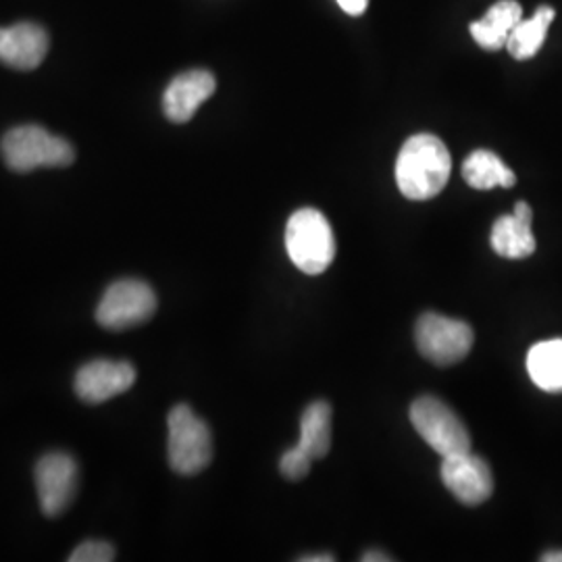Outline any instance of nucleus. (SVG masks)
Here are the masks:
<instances>
[{
	"label": "nucleus",
	"instance_id": "1",
	"mask_svg": "<svg viewBox=\"0 0 562 562\" xmlns=\"http://www.w3.org/2000/svg\"><path fill=\"white\" fill-rule=\"evenodd\" d=\"M450 153L434 134L411 136L396 159V183L408 201L436 199L450 180Z\"/></svg>",
	"mask_w": 562,
	"mask_h": 562
},
{
	"label": "nucleus",
	"instance_id": "2",
	"mask_svg": "<svg viewBox=\"0 0 562 562\" xmlns=\"http://www.w3.org/2000/svg\"><path fill=\"white\" fill-rule=\"evenodd\" d=\"M0 153L7 167L15 173H30L42 167H67L76 159V150L41 125H20L4 134Z\"/></svg>",
	"mask_w": 562,
	"mask_h": 562
},
{
	"label": "nucleus",
	"instance_id": "3",
	"mask_svg": "<svg viewBox=\"0 0 562 562\" xmlns=\"http://www.w3.org/2000/svg\"><path fill=\"white\" fill-rule=\"evenodd\" d=\"M336 236L317 209L296 211L285 225V250L306 276H322L336 259Z\"/></svg>",
	"mask_w": 562,
	"mask_h": 562
},
{
	"label": "nucleus",
	"instance_id": "4",
	"mask_svg": "<svg viewBox=\"0 0 562 562\" xmlns=\"http://www.w3.org/2000/svg\"><path fill=\"white\" fill-rule=\"evenodd\" d=\"M167 427L171 469L180 475H196L204 471L213 459V436L209 425L188 404H178L169 413Z\"/></svg>",
	"mask_w": 562,
	"mask_h": 562
},
{
	"label": "nucleus",
	"instance_id": "5",
	"mask_svg": "<svg viewBox=\"0 0 562 562\" xmlns=\"http://www.w3.org/2000/svg\"><path fill=\"white\" fill-rule=\"evenodd\" d=\"M408 417L415 431L442 459L471 452V434L450 404L436 396H422L411 404Z\"/></svg>",
	"mask_w": 562,
	"mask_h": 562
},
{
	"label": "nucleus",
	"instance_id": "6",
	"mask_svg": "<svg viewBox=\"0 0 562 562\" xmlns=\"http://www.w3.org/2000/svg\"><path fill=\"white\" fill-rule=\"evenodd\" d=\"M473 329L469 323L440 313H425L415 327V341L423 357L434 364H457L473 348Z\"/></svg>",
	"mask_w": 562,
	"mask_h": 562
},
{
	"label": "nucleus",
	"instance_id": "7",
	"mask_svg": "<svg viewBox=\"0 0 562 562\" xmlns=\"http://www.w3.org/2000/svg\"><path fill=\"white\" fill-rule=\"evenodd\" d=\"M157 311L155 290L142 280L111 283L97 306V322L104 329H130L148 322Z\"/></svg>",
	"mask_w": 562,
	"mask_h": 562
},
{
	"label": "nucleus",
	"instance_id": "8",
	"mask_svg": "<svg viewBox=\"0 0 562 562\" xmlns=\"http://www.w3.org/2000/svg\"><path fill=\"white\" fill-rule=\"evenodd\" d=\"M34 477L42 513L46 517H59L78 492L80 467L67 452H48L36 464Z\"/></svg>",
	"mask_w": 562,
	"mask_h": 562
},
{
	"label": "nucleus",
	"instance_id": "9",
	"mask_svg": "<svg viewBox=\"0 0 562 562\" xmlns=\"http://www.w3.org/2000/svg\"><path fill=\"white\" fill-rule=\"evenodd\" d=\"M440 475L446 490L464 506H480L494 492L490 464L471 452L442 459Z\"/></svg>",
	"mask_w": 562,
	"mask_h": 562
},
{
	"label": "nucleus",
	"instance_id": "10",
	"mask_svg": "<svg viewBox=\"0 0 562 562\" xmlns=\"http://www.w3.org/2000/svg\"><path fill=\"white\" fill-rule=\"evenodd\" d=\"M136 382V369L127 361L97 359L76 373V394L88 404H102L127 392Z\"/></svg>",
	"mask_w": 562,
	"mask_h": 562
},
{
	"label": "nucleus",
	"instance_id": "11",
	"mask_svg": "<svg viewBox=\"0 0 562 562\" xmlns=\"http://www.w3.org/2000/svg\"><path fill=\"white\" fill-rule=\"evenodd\" d=\"M217 80L206 69H190L173 78L162 94V113L173 123H188L201 109L204 101L213 97Z\"/></svg>",
	"mask_w": 562,
	"mask_h": 562
},
{
	"label": "nucleus",
	"instance_id": "12",
	"mask_svg": "<svg viewBox=\"0 0 562 562\" xmlns=\"http://www.w3.org/2000/svg\"><path fill=\"white\" fill-rule=\"evenodd\" d=\"M48 46V34L38 23L21 21L9 27H0V63L11 69H36L46 57Z\"/></svg>",
	"mask_w": 562,
	"mask_h": 562
},
{
	"label": "nucleus",
	"instance_id": "13",
	"mask_svg": "<svg viewBox=\"0 0 562 562\" xmlns=\"http://www.w3.org/2000/svg\"><path fill=\"white\" fill-rule=\"evenodd\" d=\"M533 211L527 202H517L513 215H503L492 227V248L504 259H527L536 252V236L531 232Z\"/></svg>",
	"mask_w": 562,
	"mask_h": 562
},
{
	"label": "nucleus",
	"instance_id": "14",
	"mask_svg": "<svg viewBox=\"0 0 562 562\" xmlns=\"http://www.w3.org/2000/svg\"><path fill=\"white\" fill-rule=\"evenodd\" d=\"M521 20L522 9L517 0H498L482 20L471 23V36L485 50H501Z\"/></svg>",
	"mask_w": 562,
	"mask_h": 562
},
{
	"label": "nucleus",
	"instance_id": "15",
	"mask_svg": "<svg viewBox=\"0 0 562 562\" xmlns=\"http://www.w3.org/2000/svg\"><path fill=\"white\" fill-rule=\"evenodd\" d=\"M462 178L475 190L513 188L517 176L492 150H475L462 162Z\"/></svg>",
	"mask_w": 562,
	"mask_h": 562
},
{
	"label": "nucleus",
	"instance_id": "16",
	"mask_svg": "<svg viewBox=\"0 0 562 562\" xmlns=\"http://www.w3.org/2000/svg\"><path fill=\"white\" fill-rule=\"evenodd\" d=\"M299 446L313 459L322 461L331 448V406L329 402L315 401L306 406L301 417Z\"/></svg>",
	"mask_w": 562,
	"mask_h": 562
},
{
	"label": "nucleus",
	"instance_id": "17",
	"mask_svg": "<svg viewBox=\"0 0 562 562\" xmlns=\"http://www.w3.org/2000/svg\"><path fill=\"white\" fill-rule=\"evenodd\" d=\"M527 371L531 382L543 392H562V340H546L536 344L527 355Z\"/></svg>",
	"mask_w": 562,
	"mask_h": 562
},
{
	"label": "nucleus",
	"instance_id": "18",
	"mask_svg": "<svg viewBox=\"0 0 562 562\" xmlns=\"http://www.w3.org/2000/svg\"><path fill=\"white\" fill-rule=\"evenodd\" d=\"M554 9L543 4L540 7L533 18L519 21V25L513 30V34L508 36L506 48L510 53V57L517 60H527L536 57L542 48L543 41L548 36V30L554 21Z\"/></svg>",
	"mask_w": 562,
	"mask_h": 562
},
{
	"label": "nucleus",
	"instance_id": "19",
	"mask_svg": "<svg viewBox=\"0 0 562 562\" xmlns=\"http://www.w3.org/2000/svg\"><path fill=\"white\" fill-rule=\"evenodd\" d=\"M313 462L315 461L296 443V446H292L290 450H285V452L281 454V475H283L285 480H290V482H301V480H304V477L308 475Z\"/></svg>",
	"mask_w": 562,
	"mask_h": 562
},
{
	"label": "nucleus",
	"instance_id": "20",
	"mask_svg": "<svg viewBox=\"0 0 562 562\" xmlns=\"http://www.w3.org/2000/svg\"><path fill=\"white\" fill-rule=\"evenodd\" d=\"M117 559L115 548L104 540H88L80 543L71 557L69 562H111Z\"/></svg>",
	"mask_w": 562,
	"mask_h": 562
},
{
	"label": "nucleus",
	"instance_id": "21",
	"mask_svg": "<svg viewBox=\"0 0 562 562\" xmlns=\"http://www.w3.org/2000/svg\"><path fill=\"white\" fill-rule=\"evenodd\" d=\"M341 11L348 15H362L369 0H338Z\"/></svg>",
	"mask_w": 562,
	"mask_h": 562
},
{
	"label": "nucleus",
	"instance_id": "22",
	"mask_svg": "<svg viewBox=\"0 0 562 562\" xmlns=\"http://www.w3.org/2000/svg\"><path fill=\"white\" fill-rule=\"evenodd\" d=\"M362 562H390L392 559L387 557V554H383V552H378V550H371V552H364V557L361 559Z\"/></svg>",
	"mask_w": 562,
	"mask_h": 562
},
{
	"label": "nucleus",
	"instance_id": "23",
	"mask_svg": "<svg viewBox=\"0 0 562 562\" xmlns=\"http://www.w3.org/2000/svg\"><path fill=\"white\" fill-rule=\"evenodd\" d=\"M301 562H334L336 557L334 554H317V557H301Z\"/></svg>",
	"mask_w": 562,
	"mask_h": 562
},
{
	"label": "nucleus",
	"instance_id": "24",
	"mask_svg": "<svg viewBox=\"0 0 562 562\" xmlns=\"http://www.w3.org/2000/svg\"><path fill=\"white\" fill-rule=\"evenodd\" d=\"M543 562H562V552L561 550H554V552H548V554H543Z\"/></svg>",
	"mask_w": 562,
	"mask_h": 562
}]
</instances>
